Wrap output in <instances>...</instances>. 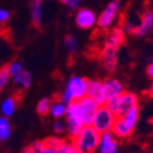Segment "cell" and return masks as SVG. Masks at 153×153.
<instances>
[{
  "mask_svg": "<svg viewBox=\"0 0 153 153\" xmlns=\"http://www.w3.org/2000/svg\"><path fill=\"white\" fill-rule=\"evenodd\" d=\"M66 108L67 117L75 118L83 123V125H90L94 120V117L99 109V103L89 96H84L79 100H75L68 103Z\"/></svg>",
  "mask_w": 153,
  "mask_h": 153,
  "instance_id": "cell-1",
  "label": "cell"
},
{
  "mask_svg": "<svg viewBox=\"0 0 153 153\" xmlns=\"http://www.w3.org/2000/svg\"><path fill=\"white\" fill-rule=\"evenodd\" d=\"M73 146L79 153H94L101 141V132L91 124L84 125L75 136L71 137Z\"/></svg>",
  "mask_w": 153,
  "mask_h": 153,
  "instance_id": "cell-2",
  "label": "cell"
},
{
  "mask_svg": "<svg viewBox=\"0 0 153 153\" xmlns=\"http://www.w3.org/2000/svg\"><path fill=\"white\" fill-rule=\"evenodd\" d=\"M89 80L85 78H78V76H73L69 80L68 86L63 95H61V101L69 103L72 101L79 100L85 96L86 89H88Z\"/></svg>",
  "mask_w": 153,
  "mask_h": 153,
  "instance_id": "cell-3",
  "label": "cell"
},
{
  "mask_svg": "<svg viewBox=\"0 0 153 153\" xmlns=\"http://www.w3.org/2000/svg\"><path fill=\"white\" fill-rule=\"evenodd\" d=\"M139 100L135 94L129 91H122L116 96V109H114V116L123 118L128 112L134 108H137Z\"/></svg>",
  "mask_w": 153,
  "mask_h": 153,
  "instance_id": "cell-4",
  "label": "cell"
},
{
  "mask_svg": "<svg viewBox=\"0 0 153 153\" xmlns=\"http://www.w3.org/2000/svg\"><path fill=\"white\" fill-rule=\"evenodd\" d=\"M114 119H116L114 113L109 108H107L105 105H101V106H99V109H97L96 114H95L91 124L97 131L106 132L112 129Z\"/></svg>",
  "mask_w": 153,
  "mask_h": 153,
  "instance_id": "cell-5",
  "label": "cell"
},
{
  "mask_svg": "<svg viewBox=\"0 0 153 153\" xmlns=\"http://www.w3.org/2000/svg\"><path fill=\"white\" fill-rule=\"evenodd\" d=\"M119 0H113L111 1L106 9L101 12V15L99 16V18L96 20L97 25L100 28L102 29H107L114 21V18L117 16V12H118V9H119Z\"/></svg>",
  "mask_w": 153,
  "mask_h": 153,
  "instance_id": "cell-6",
  "label": "cell"
},
{
  "mask_svg": "<svg viewBox=\"0 0 153 153\" xmlns=\"http://www.w3.org/2000/svg\"><path fill=\"white\" fill-rule=\"evenodd\" d=\"M118 46H113V45H108L106 44L102 53H101V60L103 63V67L106 68V71H108L109 73H113L116 71L117 67V52H118Z\"/></svg>",
  "mask_w": 153,
  "mask_h": 153,
  "instance_id": "cell-7",
  "label": "cell"
},
{
  "mask_svg": "<svg viewBox=\"0 0 153 153\" xmlns=\"http://www.w3.org/2000/svg\"><path fill=\"white\" fill-rule=\"evenodd\" d=\"M95 22H96V15L90 9H80L76 12L75 16V23L82 29H89L91 28Z\"/></svg>",
  "mask_w": 153,
  "mask_h": 153,
  "instance_id": "cell-8",
  "label": "cell"
},
{
  "mask_svg": "<svg viewBox=\"0 0 153 153\" xmlns=\"http://www.w3.org/2000/svg\"><path fill=\"white\" fill-rule=\"evenodd\" d=\"M152 27H153V11L147 10V11H145L142 13L140 25L137 27L134 28V30H132L131 34L134 36H136V38L143 36V35H146L151 30Z\"/></svg>",
  "mask_w": 153,
  "mask_h": 153,
  "instance_id": "cell-9",
  "label": "cell"
},
{
  "mask_svg": "<svg viewBox=\"0 0 153 153\" xmlns=\"http://www.w3.org/2000/svg\"><path fill=\"white\" fill-rule=\"evenodd\" d=\"M86 94H88L89 97L95 100L100 106L105 103V96H103V90H102V83L101 82H97V80L96 82H90L89 80Z\"/></svg>",
  "mask_w": 153,
  "mask_h": 153,
  "instance_id": "cell-10",
  "label": "cell"
},
{
  "mask_svg": "<svg viewBox=\"0 0 153 153\" xmlns=\"http://www.w3.org/2000/svg\"><path fill=\"white\" fill-rule=\"evenodd\" d=\"M113 134L116 136L120 137V139H128L131 136V132H132V129H130L126 123L124 122V118H120V117H116L113 122V125H112V129Z\"/></svg>",
  "mask_w": 153,
  "mask_h": 153,
  "instance_id": "cell-11",
  "label": "cell"
},
{
  "mask_svg": "<svg viewBox=\"0 0 153 153\" xmlns=\"http://www.w3.org/2000/svg\"><path fill=\"white\" fill-rule=\"evenodd\" d=\"M102 90H103V96H105V101L117 96L118 94H120L123 91V85L118 80H107L105 83H102Z\"/></svg>",
  "mask_w": 153,
  "mask_h": 153,
  "instance_id": "cell-12",
  "label": "cell"
},
{
  "mask_svg": "<svg viewBox=\"0 0 153 153\" xmlns=\"http://www.w3.org/2000/svg\"><path fill=\"white\" fill-rule=\"evenodd\" d=\"M101 153H116L117 152V140L114 137V134L111 131L103 132L101 137Z\"/></svg>",
  "mask_w": 153,
  "mask_h": 153,
  "instance_id": "cell-13",
  "label": "cell"
},
{
  "mask_svg": "<svg viewBox=\"0 0 153 153\" xmlns=\"http://www.w3.org/2000/svg\"><path fill=\"white\" fill-rule=\"evenodd\" d=\"M124 43V30L120 28V27H117V28H113L108 36H107V42L106 44L108 45H113V46H120L122 44Z\"/></svg>",
  "mask_w": 153,
  "mask_h": 153,
  "instance_id": "cell-14",
  "label": "cell"
},
{
  "mask_svg": "<svg viewBox=\"0 0 153 153\" xmlns=\"http://www.w3.org/2000/svg\"><path fill=\"white\" fill-rule=\"evenodd\" d=\"M42 4H43V0H33L30 5L32 21L34 27L36 28H40V25H42Z\"/></svg>",
  "mask_w": 153,
  "mask_h": 153,
  "instance_id": "cell-15",
  "label": "cell"
},
{
  "mask_svg": "<svg viewBox=\"0 0 153 153\" xmlns=\"http://www.w3.org/2000/svg\"><path fill=\"white\" fill-rule=\"evenodd\" d=\"M16 106H17V97L15 96H11V97H7L6 100H4V102L1 103V112L4 116L9 117L15 112L16 109Z\"/></svg>",
  "mask_w": 153,
  "mask_h": 153,
  "instance_id": "cell-16",
  "label": "cell"
},
{
  "mask_svg": "<svg viewBox=\"0 0 153 153\" xmlns=\"http://www.w3.org/2000/svg\"><path fill=\"white\" fill-rule=\"evenodd\" d=\"M13 80H15V84L22 85L25 89H27V88L30 85L32 76H30L29 72H27V71H23V69H22L20 73H17V74L13 76Z\"/></svg>",
  "mask_w": 153,
  "mask_h": 153,
  "instance_id": "cell-17",
  "label": "cell"
},
{
  "mask_svg": "<svg viewBox=\"0 0 153 153\" xmlns=\"http://www.w3.org/2000/svg\"><path fill=\"white\" fill-rule=\"evenodd\" d=\"M11 135V124L5 117H0V140H7Z\"/></svg>",
  "mask_w": 153,
  "mask_h": 153,
  "instance_id": "cell-18",
  "label": "cell"
},
{
  "mask_svg": "<svg viewBox=\"0 0 153 153\" xmlns=\"http://www.w3.org/2000/svg\"><path fill=\"white\" fill-rule=\"evenodd\" d=\"M123 118H124V122L126 123V125H128L130 129H132V130H134L135 123L137 122V118H139V107H137V108L131 109L130 112H128Z\"/></svg>",
  "mask_w": 153,
  "mask_h": 153,
  "instance_id": "cell-19",
  "label": "cell"
},
{
  "mask_svg": "<svg viewBox=\"0 0 153 153\" xmlns=\"http://www.w3.org/2000/svg\"><path fill=\"white\" fill-rule=\"evenodd\" d=\"M67 119H68V130H69V135H71V137H73V136H75L76 134H78L80 130H82V128L84 126L83 125V123L80 122V120H78V119H75V118H71V117H67Z\"/></svg>",
  "mask_w": 153,
  "mask_h": 153,
  "instance_id": "cell-20",
  "label": "cell"
},
{
  "mask_svg": "<svg viewBox=\"0 0 153 153\" xmlns=\"http://www.w3.org/2000/svg\"><path fill=\"white\" fill-rule=\"evenodd\" d=\"M50 106H51L50 99H42L36 106V112L39 113V116H46L50 111Z\"/></svg>",
  "mask_w": 153,
  "mask_h": 153,
  "instance_id": "cell-21",
  "label": "cell"
},
{
  "mask_svg": "<svg viewBox=\"0 0 153 153\" xmlns=\"http://www.w3.org/2000/svg\"><path fill=\"white\" fill-rule=\"evenodd\" d=\"M50 111H51L53 117H61V116H63V114L66 113V107L60 101H56V102L51 103Z\"/></svg>",
  "mask_w": 153,
  "mask_h": 153,
  "instance_id": "cell-22",
  "label": "cell"
},
{
  "mask_svg": "<svg viewBox=\"0 0 153 153\" xmlns=\"http://www.w3.org/2000/svg\"><path fill=\"white\" fill-rule=\"evenodd\" d=\"M42 142H43V145H44L45 147H50V148H52V149H55V151L59 148L60 146H62V145L65 143L63 140H60V139H57V137H48V139L43 140Z\"/></svg>",
  "mask_w": 153,
  "mask_h": 153,
  "instance_id": "cell-23",
  "label": "cell"
},
{
  "mask_svg": "<svg viewBox=\"0 0 153 153\" xmlns=\"http://www.w3.org/2000/svg\"><path fill=\"white\" fill-rule=\"evenodd\" d=\"M9 78H10V74L7 71V65H5L0 68V91L7 85Z\"/></svg>",
  "mask_w": 153,
  "mask_h": 153,
  "instance_id": "cell-24",
  "label": "cell"
},
{
  "mask_svg": "<svg viewBox=\"0 0 153 153\" xmlns=\"http://www.w3.org/2000/svg\"><path fill=\"white\" fill-rule=\"evenodd\" d=\"M65 44H66V49L68 50L69 53H73L76 50V40L73 35H67L65 38Z\"/></svg>",
  "mask_w": 153,
  "mask_h": 153,
  "instance_id": "cell-25",
  "label": "cell"
},
{
  "mask_svg": "<svg viewBox=\"0 0 153 153\" xmlns=\"http://www.w3.org/2000/svg\"><path fill=\"white\" fill-rule=\"evenodd\" d=\"M56 153H79V152L76 151V148L73 146L72 142L67 143V142L65 141V143H63L62 146H60L59 148L56 149Z\"/></svg>",
  "mask_w": 153,
  "mask_h": 153,
  "instance_id": "cell-26",
  "label": "cell"
},
{
  "mask_svg": "<svg viewBox=\"0 0 153 153\" xmlns=\"http://www.w3.org/2000/svg\"><path fill=\"white\" fill-rule=\"evenodd\" d=\"M7 71H9L10 76H15L17 73H20L22 71V66H21L20 62L13 61V62H11V63L7 65Z\"/></svg>",
  "mask_w": 153,
  "mask_h": 153,
  "instance_id": "cell-27",
  "label": "cell"
},
{
  "mask_svg": "<svg viewBox=\"0 0 153 153\" xmlns=\"http://www.w3.org/2000/svg\"><path fill=\"white\" fill-rule=\"evenodd\" d=\"M60 1L68 6L71 10H75V9H78L80 6V3H82V0H60Z\"/></svg>",
  "mask_w": 153,
  "mask_h": 153,
  "instance_id": "cell-28",
  "label": "cell"
},
{
  "mask_svg": "<svg viewBox=\"0 0 153 153\" xmlns=\"http://www.w3.org/2000/svg\"><path fill=\"white\" fill-rule=\"evenodd\" d=\"M30 148H32V151L34 153H40V151L44 148V145H43L42 141H35V142H33V145L30 146Z\"/></svg>",
  "mask_w": 153,
  "mask_h": 153,
  "instance_id": "cell-29",
  "label": "cell"
},
{
  "mask_svg": "<svg viewBox=\"0 0 153 153\" xmlns=\"http://www.w3.org/2000/svg\"><path fill=\"white\" fill-rule=\"evenodd\" d=\"M10 18V12L6 10L0 9V23H5Z\"/></svg>",
  "mask_w": 153,
  "mask_h": 153,
  "instance_id": "cell-30",
  "label": "cell"
},
{
  "mask_svg": "<svg viewBox=\"0 0 153 153\" xmlns=\"http://www.w3.org/2000/svg\"><path fill=\"white\" fill-rule=\"evenodd\" d=\"M53 129H55V131L56 132H62L63 131V126H62V124L61 123H55V126H53Z\"/></svg>",
  "mask_w": 153,
  "mask_h": 153,
  "instance_id": "cell-31",
  "label": "cell"
},
{
  "mask_svg": "<svg viewBox=\"0 0 153 153\" xmlns=\"http://www.w3.org/2000/svg\"><path fill=\"white\" fill-rule=\"evenodd\" d=\"M40 153H56V151L52 149V148H50V147H45L44 146V148L40 151Z\"/></svg>",
  "mask_w": 153,
  "mask_h": 153,
  "instance_id": "cell-32",
  "label": "cell"
},
{
  "mask_svg": "<svg viewBox=\"0 0 153 153\" xmlns=\"http://www.w3.org/2000/svg\"><path fill=\"white\" fill-rule=\"evenodd\" d=\"M147 74H148L149 78H152V79H153V63L148 66V68H147Z\"/></svg>",
  "mask_w": 153,
  "mask_h": 153,
  "instance_id": "cell-33",
  "label": "cell"
},
{
  "mask_svg": "<svg viewBox=\"0 0 153 153\" xmlns=\"http://www.w3.org/2000/svg\"><path fill=\"white\" fill-rule=\"evenodd\" d=\"M145 95H147L148 97H151V99H153V85L151 86V89L149 90H147V91H145Z\"/></svg>",
  "mask_w": 153,
  "mask_h": 153,
  "instance_id": "cell-34",
  "label": "cell"
},
{
  "mask_svg": "<svg viewBox=\"0 0 153 153\" xmlns=\"http://www.w3.org/2000/svg\"><path fill=\"white\" fill-rule=\"evenodd\" d=\"M21 153H34V152L32 151L30 147H26V148H23V149L21 151Z\"/></svg>",
  "mask_w": 153,
  "mask_h": 153,
  "instance_id": "cell-35",
  "label": "cell"
}]
</instances>
